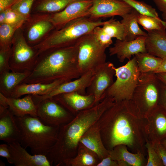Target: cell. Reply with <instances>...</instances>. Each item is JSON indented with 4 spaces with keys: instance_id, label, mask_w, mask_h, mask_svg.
I'll list each match as a JSON object with an SVG mask.
<instances>
[{
    "instance_id": "836d02e7",
    "label": "cell",
    "mask_w": 166,
    "mask_h": 166,
    "mask_svg": "<svg viewBox=\"0 0 166 166\" xmlns=\"http://www.w3.org/2000/svg\"><path fill=\"white\" fill-rule=\"evenodd\" d=\"M140 14L153 17L157 19L160 18L156 10L144 2L136 0H122Z\"/></svg>"
},
{
    "instance_id": "ee69618b",
    "label": "cell",
    "mask_w": 166,
    "mask_h": 166,
    "mask_svg": "<svg viewBox=\"0 0 166 166\" xmlns=\"http://www.w3.org/2000/svg\"><path fill=\"white\" fill-rule=\"evenodd\" d=\"M17 0H0V12L10 8Z\"/></svg>"
},
{
    "instance_id": "484cf974",
    "label": "cell",
    "mask_w": 166,
    "mask_h": 166,
    "mask_svg": "<svg viewBox=\"0 0 166 166\" xmlns=\"http://www.w3.org/2000/svg\"><path fill=\"white\" fill-rule=\"evenodd\" d=\"M31 72L9 71L0 73V93L7 98L11 97L15 88L22 83Z\"/></svg>"
},
{
    "instance_id": "9c48e42d",
    "label": "cell",
    "mask_w": 166,
    "mask_h": 166,
    "mask_svg": "<svg viewBox=\"0 0 166 166\" xmlns=\"http://www.w3.org/2000/svg\"><path fill=\"white\" fill-rule=\"evenodd\" d=\"M13 39L10 61V70L17 72H31L39 56L37 51L28 45L20 33Z\"/></svg>"
},
{
    "instance_id": "d6986e66",
    "label": "cell",
    "mask_w": 166,
    "mask_h": 166,
    "mask_svg": "<svg viewBox=\"0 0 166 166\" xmlns=\"http://www.w3.org/2000/svg\"><path fill=\"white\" fill-rule=\"evenodd\" d=\"M79 142L94 152L101 160L109 155V150L105 147L102 140L98 121L83 134Z\"/></svg>"
},
{
    "instance_id": "74e56055",
    "label": "cell",
    "mask_w": 166,
    "mask_h": 166,
    "mask_svg": "<svg viewBox=\"0 0 166 166\" xmlns=\"http://www.w3.org/2000/svg\"><path fill=\"white\" fill-rule=\"evenodd\" d=\"M93 33L96 39L102 45L109 47L113 43L112 38L103 30L101 26L96 27Z\"/></svg>"
},
{
    "instance_id": "ffe728a7",
    "label": "cell",
    "mask_w": 166,
    "mask_h": 166,
    "mask_svg": "<svg viewBox=\"0 0 166 166\" xmlns=\"http://www.w3.org/2000/svg\"><path fill=\"white\" fill-rule=\"evenodd\" d=\"M51 98L70 111H81L94 105V97L92 94L82 95L72 92L58 95Z\"/></svg>"
},
{
    "instance_id": "f1b7e54d",
    "label": "cell",
    "mask_w": 166,
    "mask_h": 166,
    "mask_svg": "<svg viewBox=\"0 0 166 166\" xmlns=\"http://www.w3.org/2000/svg\"><path fill=\"white\" fill-rule=\"evenodd\" d=\"M137 66L140 73H155L160 65L163 59L147 52L135 55Z\"/></svg>"
},
{
    "instance_id": "f546056e",
    "label": "cell",
    "mask_w": 166,
    "mask_h": 166,
    "mask_svg": "<svg viewBox=\"0 0 166 166\" xmlns=\"http://www.w3.org/2000/svg\"><path fill=\"white\" fill-rule=\"evenodd\" d=\"M80 0H37L34 9L42 13H53L59 12L71 3Z\"/></svg>"
},
{
    "instance_id": "30bf717a",
    "label": "cell",
    "mask_w": 166,
    "mask_h": 166,
    "mask_svg": "<svg viewBox=\"0 0 166 166\" xmlns=\"http://www.w3.org/2000/svg\"><path fill=\"white\" fill-rule=\"evenodd\" d=\"M37 105L38 117L46 125L61 127L72 120L66 109L52 98L44 99Z\"/></svg>"
},
{
    "instance_id": "4316f807",
    "label": "cell",
    "mask_w": 166,
    "mask_h": 166,
    "mask_svg": "<svg viewBox=\"0 0 166 166\" xmlns=\"http://www.w3.org/2000/svg\"><path fill=\"white\" fill-rule=\"evenodd\" d=\"M139 14L133 9L131 12L122 17V19L121 22L125 29L124 40L132 41L140 36H147V33L143 31L138 25L137 18Z\"/></svg>"
},
{
    "instance_id": "2e32d148",
    "label": "cell",
    "mask_w": 166,
    "mask_h": 166,
    "mask_svg": "<svg viewBox=\"0 0 166 166\" xmlns=\"http://www.w3.org/2000/svg\"><path fill=\"white\" fill-rule=\"evenodd\" d=\"M11 155L10 163L15 166H51L45 155H31L18 142L8 144Z\"/></svg>"
},
{
    "instance_id": "5bb4252c",
    "label": "cell",
    "mask_w": 166,
    "mask_h": 166,
    "mask_svg": "<svg viewBox=\"0 0 166 166\" xmlns=\"http://www.w3.org/2000/svg\"><path fill=\"white\" fill-rule=\"evenodd\" d=\"M92 4V0H80L73 2L62 10L52 13L49 18L54 27L59 29L77 18L89 16L88 11Z\"/></svg>"
},
{
    "instance_id": "816d5d0a",
    "label": "cell",
    "mask_w": 166,
    "mask_h": 166,
    "mask_svg": "<svg viewBox=\"0 0 166 166\" xmlns=\"http://www.w3.org/2000/svg\"><path fill=\"white\" fill-rule=\"evenodd\" d=\"M161 143L164 147L166 148V139L162 141Z\"/></svg>"
},
{
    "instance_id": "d4e9b609",
    "label": "cell",
    "mask_w": 166,
    "mask_h": 166,
    "mask_svg": "<svg viewBox=\"0 0 166 166\" xmlns=\"http://www.w3.org/2000/svg\"><path fill=\"white\" fill-rule=\"evenodd\" d=\"M147 32L145 41L147 52L163 59H166V29Z\"/></svg>"
},
{
    "instance_id": "4fadbf2b",
    "label": "cell",
    "mask_w": 166,
    "mask_h": 166,
    "mask_svg": "<svg viewBox=\"0 0 166 166\" xmlns=\"http://www.w3.org/2000/svg\"><path fill=\"white\" fill-rule=\"evenodd\" d=\"M88 12L89 17L97 19L116 16L122 17L131 12L133 8L122 0H92Z\"/></svg>"
},
{
    "instance_id": "7c38bea8",
    "label": "cell",
    "mask_w": 166,
    "mask_h": 166,
    "mask_svg": "<svg viewBox=\"0 0 166 166\" xmlns=\"http://www.w3.org/2000/svg\"><path fill=\"white\" fill-rule=\"evenodd\" d=\"M94 71L95 70H90L75 80L61 84L46 94L42 95H32L34 103L37 105L44 99L64 93L77 92L85 95L86 91L93 79Z\"/></svg>"
},
{
    "instance_id": "7402d4cb",
    "label": "cell",
    "mask_w": 166,
    "mask_h": 166,
    "mask_svg": "<svg viewBox=\"0 0 166 166\" xmlns=\"http://www.w3.org/2000/svg\"><path fill=\"white\" fill-rule=\"evenodd\" d=\"M66 82L67 81L58 80L49 83H22L15 88L11 97L18 98L23 95L28 94L44 95L50 92L60 84Z\"/></svg>"
},
{
    "instance_id": "b9f144b4",
    "label": "cell",
    "mask_w": 166,
    "mask_h": 166,
    "mask_svg": "<svg viewBox=\"0 0 166 166\" xmlns=\"http://www.w3.org/2000/svg\"><path fill=\"white\" fill-rule=\"evenodd\" d=\"M0 156L6 158L8 162L10 163L11 155L8 144H0Z\"/></svg>"
},
{
    "instance_id": "60d3db41",
    "label": "cell",
    "mask_w": 166,
    "mask_h": 166,
    "mask_svg": "<svg viewBox=\"0 0 166 166\" xmlns=\"http://www.w3.org/2000/svg\"><path fill=\"white\" fill-rule=\"evenodd\" d=\"M159 105L166 111V85L161 82Z\"/></svg>"
},
{
    "instance_id": "ac0fdd59",
    "label": "cell",
    "mask_w": 166,
    "mask_h": 166,
    "mask_svg": "<svg viewBox=\"0 0 166 166\" xmlns=\"http://www.w3.org/2000/svg\"><path fill=\"white\" fill-rule=\"evenodd\" d=\"M21 134L15 116L8 108L0 105V140L7 144L20 143Z\"/></svg>"
},
{
    "instance_id": "4dcf8cb0",
    "label": "cell",
    "mask_w": 166,
    "mask_h": 166,
    "mask_svg": "<svg viewBox=\"0 0 166 166\" xmlns=\"http://www.w3.org/2000/svg\"><path fill=\"white\" fill-rule=\"evenodd\" d=\"M22 25H10L6 23L0 25V50H8L11 48L14 33Z\"/></svg>"
},
{
    "instance_id": "8992f818",
    "label": "cell",
    "mask_w": 166,
    "mask_h": 166,
    "mask_svg": "<svg viewBox=\"0 0 166 166\" xmlns=\"http://www.w3.org/2000/svg\"><path fill=\"white\" fill-rule=\"evenodd\" d=\"M161 82L156 73H140L131 100L145 118L159 105Z\"/></svg>"
},
{
    "instance_id": "f5cc1de1",
    "label": "cell",
    "mask_w": 166,
    "mask_h": 166,
    "mask_svg": "<svg viewBox=\"0 0 166 166\" xmlns=\"http://www.w3.org/2000/svg\"><path fill=\"white\" fill-rule=\"evenodd\" d=\"M0 166H5V163L1 160H0Z\"/></svg>"
},
{
    "instance_id": "d6a6232c",
    "label": "cell",
    "mask_w": 166,
    "mask_h": 166,
    "mask_svg": "<svg viewBox=\"0 0 166 166\" xmlns=\"http://www.w3.org/2000/svg\"><path fill=\"white\" fill-rule=\"evenodd\" d=\"M139 24L148 31L166 29V21L160 18L143 15L139 14L137 18Z\"/></svg>"
},
{
    "instance_id": "cb8c5ba5",
    "label": "cell",
    "mask_w": 166,
    "mask_h": 166,
    "mask_svg": "<svg viewBox=\"0 0 166 166\" xmlns=\"http://www.w3.org/2000/svg\"><path fill=\"white\" fill-rule=\"evenodd\" d=\"M49 17L50 15L38 16L33 20L27 32V39L29 44H34V46L37 44L42 38L55 28L50 20Z\"/></svg>"
},
{
    "instance_id": "f6af8a7d",
    "label": "cell",
    "mask_w": 166,
    "mask_h": 166,
    "mask_svg": "<svg viewBox=\"0 0 166 166\" xmlns=\"http://www.w3.org/2000/svg\"><path fill=\"white\" fill-rule=\"evenodd\" d=\"M159 10L164 12L166 11V0H153Z\"/></svg>"
},
{
    "instance_id": "9a60e30c",
    "label": "cell",
    "mask_w": 166,
    "mask_h": 166,
    "mask_svg": "<svg viewBox=\"0 0 166 166\" xmlns=\"http://www.w3.org/2000/svg\"><path fill=\"white\" fill-rule=\"evenodd\" d=\"M146 118L145 130L148 140L153 144L166 140V110L159 105Z\"/></svg>"
},
{
    "instance_id": "7dc6e473",
    "label": "cell",
    "mask_w": 166,
    "mask_h": 166,
    "mask_svg": "<svg viewBox=\"0 0 166 166\" xmlns=\"http://www.w3.org/2000/svg\"><path fill=\"white\" fill-rule=\"evenodd\" d=\"M166 73V59H163L162 62L160 67L155 73Z\"/></svg>"
},
{
    "instance_id": "e0dca14e",
    "label": "cell",
    "mask_w": 166,
    "mask_h": 166,
    "mask_svg": "<svg viewBox=\"0 0 166 166\" xmlns=\"http://www.w3.org/2000/svg\"><path fill=\"white\" fill-rule=\"evenodd\" d=\"M146 37L140 36L130 41L117 40L113 46L109 49V55H116L119 61L122 62L126 59L130 60L133 55L139 53L147 52L145 44Z\"/></svg>"
},
{
    "instance_id": "ab89813d",
    "label": "cell",
    "mask_w": 166,
    "mask_h": 166,
    "mask_svg": "<svg viewBox=\"0 0 166 166\" xmlns=\"http://www.w3.org/2000/svg\"><path fill=\"white\" fill-rule=\"evenodd\" d=\"M152 144L161 160L164 166H166V148L161 143Z\"/></svg>"
},
{
    "instance_id": "e575fe53",
    "label": "cell",
    "mask_w": 166,
    "mask_h": 166,
    "mask_svg": "<svg viewBox=\"0 0 166 166\" xmlns=\"http://www.w3.org/2000/svg\"><path fill=\"white\" fill-rule=\"evenodd\" d=\"M35 0H17L9 8L29 19L30 14Z\"/></svg>"
},
{
    "instance_id": "8d00e7d4",
    "label": "cell",
    "mask_w": 166,
    "mask_h": 166,
    "mask_svg": "<svg viewBox=\"0 0 166 166\" xmlns=\"http://www.w3.org/2000/svg\"><path fill=\"white\" fill-rule=\"evenodd\" d=\"M6 10V15L4 23L10 25H22L26 21L28 20L10 8Z\"/></svg>"
},
{
    "instance_id": "603a6c76",
    "label": "cell",
    "mask_w": 166,
    "mask_h": 166,
    "mask_svg": "<svg viewBox=\"0 0 166 166\" xmlns=\"http://www.w3.org/2000/svg\"><path fill=\"white\" fill-rule=\"evenodd\" d=\"M7 102L8 109L15 117L29 115L38 117L37 106L34 103L31 95H26L22 98L8 97Z\"/></svg>"
},
{
    "instance_id": "ba28073f",
    "label": "cell",
    "mask_w": 166,
    "mask_h": 166,
    "mask_svg": "<svg viewBox=\"0 0 166 166\" xmlns=\"http://www.w3.org/2000/svg\"><path fill=\"white\" fill-rule=\"evenodd\" d=\"M77 43L78 68L81 76L107 62L105 51L109 47L99 42L93 32L81 37Z\"/></svg>"
},
{
    "instance_id": "c3c4849f",
    "label": "cell",
    "mask_w": 166,
    "mask_h": 166,
    "mask_svg": "<svg viewBox=\"0 0 166 166\" xmlns=\"http://www.w3.org/2000/svg\"><path fill=\"white\" fill-rule=\"evenodd\" d=\"M157 76L160 80L166 85V73H156Z\"/></svg>"
},
{
    "instance_id": "83f0119b",
    "label": "cell",
    "mask_w": 166,
    "mask_h": 166,
    "mask_svg": "<svg viewBox=\"0 0 166 166\" xmlns=\"http://www.w3.org/2000/svg\"><path fill=\"white\" fill-rule=\"evenodd\" d=\"M78 152L73 158H69L64 160L62 163L66 166H96L98 163V158L97 155L80 142H79Z\"/></svg>"
},
{
    "instance_id": "f35d334b",
    "label": "cell",
    "mask_w": 166,
    "mask_h": 166,
    "mask_svg": "<svg viewBox=\"0 0 166 166\" xmlns=\"http://www.w3.org/2000/svg\"><path fill=\"white\" fill-rule=\"evenodd\" d=\"M11 48L8 50H0V73L10 70V61Z\"/></svg>"
},
{
    "instance_id": "1f68e13d",
    "label": "cell",
    "mask_w": 166,
    "mask_h": 166,
    "mask_svg": "<svg viewBox=\"0 0 166 166\" xmlns=\"http://www.w3.org/2000/svg\"><path fill=\"white\" fill-rule=\"evenodd\" d=\"M103 30L112 38L117 40H124L125 29L124 25L121 21L114 19L113 17L106 21L102 26Z\"/></svg>"
},
{
    "instance_id": "3957f363",
    "label": "cell",
    "mask_w": 166,
    "mask_h": 166,
    "mask_svg": "<svg viewBox=\"0 0 166 166\" xmlns=\"http://www.w3.org/2000/svg\"><path fill=\"white\" fill-rule=\"evenodd\" d=\"M115 102L112 97H106L97 104L81 110L69 123L60 127L57 141L47 155L49 158L62 163L71 158L81 136Z\"/></svg>"
},
{
    "instance_id": "db71d44e",
    "label": "cell",
    "mask_w": 166,
    "mask_h": 166,
    "mask_svg": "<svg viewBox=\"0 0 166 166\" xmlns=\"http://www.w3.org/2000/svg\"></svg>"
},
{
    "instance_id": "d590c367",
    "label": "cell",
    "mask_w": 166,
    "mask_h": 166,
    "mask_svg": "<svg viewBox=\"0 0 166 166\" xmlns=\"http://www.w3.org/2000/svg\"><path fill=\"white\" fill-rule=\"evenodd\" d=\"M145 147L148 155L146 166H163V163L153 144L148 140L146 143Z\"/></svg>"
},
{
    "instance_id": "681fc988",
    "label": "cell",
    "mask_w": 166,
    "mask_h": 166,
    "mask_svg": "<svg viewBox=\"0 0 166 166\" xmlns=\"http://www.w3.org/2000/svg\"><path fill=\"white\" fill-rule=\"evenodd\" d=\"M6 10L0 12V23L2 24L4 23L6 17Z\"/></svg>"
},
{
    "instance_id": "bcb514c9",
    "label": "cell",
    "mask_w": 166,
    "mask_h": 166,
    "mask_svg": "<svg viewBox=\"0 0 166 166\" xmlns=\"http://www.w3.org/2000/svg\"><path fill=\"white\" fill-rule=\"evenodd\" d=\"M7 98V97L0 93V105L6 109L9 108Z\"/></svg>"
},
{
    "instance_id": "52a82bcc",
    "label": "cell",
    "mask_w": 166,
    "mask_h": 166,
    "mask_svg": "<svg viewBox=\"0 0 166 166\" xmlns=\"http://www.w3.org/2000/svg\"><path fill=\"white\" fill-rule=\"evenodd\" d=\"M114 68L116 79L106 91L105 97H111L115 102L131 100L140 73L135 56L124 65Z\"/></svg>"
},
{
    "instance_id": "277c9868",
    "label": "cell",
    "mask_w": 166,
    "mask_h": 166,
    "mask_svg": "<svg viewBox=\"0 0 166 166\" xmlns=\"http://www.w3.org/2000/svg\"><path fill=\"white\" fill-rule=\"evenodd\" d=\"M15 117L22 145L30 148L33 154L46 156L57 141L60 127L46 125L38 117L29 115Z\"/></svg>"
},
{
    "instance_id": "7bdbcfd3",
    "label": "cell",
    "mask_w": 166,
    "mask_h": 166,
    "mask_svg": "<svg viewBox=\"0 0 166 166\" xmlns=\"http://www.w3.org/2000/svg\"><path fill=\"white\" fill-rule=\"evenodd\" d=\"M96 166H119L117 162L113 160L109 155L101 160Z\"/></svg>"
},
{
    "instance_id": "7a4b0ae2",
    "label": "cell",
    "mask_w": 166,
    "mask_h": 166,
    "mask_svg": "<svg viewBox=\"0 0 166 166\" xmlns=\"http://www.w3.org/2000/svg\"><path fill=\"white\" fill-rule=\"evenodd\" d=\"M78 53L77 42L43 52L39 55L33 69L22 83H49L58 80L68 81L79 77Z\"/></svg>"
},
{
    "instance_id": "8fae6325",
    "label": "cell",
    "mask_w": 166,
    "mask_h": 166,
    "mask_svg": "<svg viewBox=\"0 0 166 166\" xmlns=\"http://www.w3.org/2000/svg\"><path fill=\"white\" fill-rule=\"evenodd\" d=\"M113 64L106 62L95 69L93 79L86 91L87 94H92L94 97V105L105 98L106 90L113 84L115 74Z\"/></svg>"
},
{
    "instance_id": "44dd1931",
    "label": "cell",
    "mask_w": 166,
    "mask_h": 166,
    "mask_svg": "<svg viewBox=\"0 0 166 166\" xmlns=\"http://www.w3.org/2000/svg\"><path fill=\"white\" fill-rule=\"evenodd\" d=\"M109 155L117 161L119 166H146L145 155L140 152L131 153L124 145L116 146L109 150Z\"/></svg>"
},
{
    "instance_id": "f907efd6",
    "label": "cell",
    "mask_w": 166,
    "mask_h": 166,
    "mask_svg": "<svg viewBox=\"0 0 166 166\" xmlns=\"http://www.w3.org/2000/svg\"><path fill=\"white\" fill-rule=\"evenodd\" d=\"M162 16L164 21H166V11L162 13Z\"/></svg>"
},
{
    "instance_id": "5b68a950",
    "label": "cell",
    "mask_w": 166,
    "mask_h": 166,
    "mask_svg": "<svg viewBox=\"0 0 166 166\" xmlns=\"http://www.w3.org/2000/svg\"><path fill=\"white\" fill-rule=\"evenodd\" d=\"M106 22L89 16L77 18L56 29L33 47L39 55L49 49L72 45L81 37L92 32L96 27L102 26Z\"/></svg>"
},
{
    "instance_id": "6da1fadb",
    "label": "cell",
    "mask_w": 166,
    "mask_h": 166,
    "mask_svg": "<svg viewBox=\"0 0 166 166\" xmlns=\"http://www.w3.org/2000/svg\"><path fill=\"white\" fill-rule=\"evenodd\" d=\"M98 121L102 140L108 150L123 144L134 153L140 152L146 155L147 119L131 100L115 102Z\"/></svg>"
}]
</instances>
